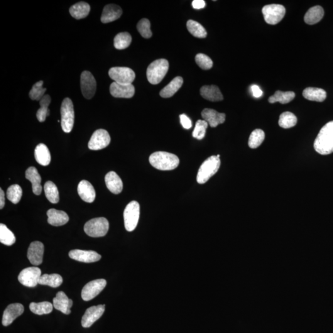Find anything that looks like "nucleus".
Segmentation results:
<instances>
[{"mask_svg":"<svg viewBox=\"0 0 333 333\" xmlns=\"http://www.w3.org/2000/svg\"><path fill=\"white\" fill-rule=\"evenodd\" d=\"M313 146L315 151L322 155L333 153V121L328 122L320 130Z\"/></svg>","mask_w":333,"mask_h":333,"instance_id":"f257e3e1","label":"nucleus"},{"mask_svg":"<svg viewBox=\"0 0 333 333\" xmlns=\"http://www.w3.org/2000/svg\"><path fill=\"white\" fill-rule=\"evenodd\" d=\"M149 161L152 166L160 170L175 169L180 163L177 156L164 151H158L152 154Z\"/></svg>","mask_w":333,"mask_h":333,"instance_id":"f03ea898","label":"nucleus"},{"mask_svg":"<svg viewBox=\"0 0 333 333\" xmlns=\"http://www.w3.org/2000/svg\"><path fill=\"white\" fill-rule=\"evenodd\" d=\"M220 159L217 156H212L207 158L200 166L197 174V182L200 184H204L214 175L219 170Z\"/></svg>","mask_w":333,"mask_h":333,"instance_id":"7ed1b4c3","label":"nucleus"},{"mask_svg":"<svg viewBox=\"0 0 333 333\" xmlns=\"http://www.w3.org/2000/svg\"><path fill=\"white\" fill-rule=\"evenodd\" d=\"M169 64L165 59L153 61L147 68L146 75L149 82L153 85L160 83L168 72Z\"/></svg>","mask_w":333,"mask_h":333,"instance_id":"20e7f679","label":"nucleus"},{"mask_svg":"<svg viewBox=\"0 0 333 333\" xmlns=\"http://www.w3.org/2000/svg\"><path fill=\"white\" fill-rule=\"evenodd\" d=\"M109 222L106 218H95L89 220L85 224V233L93 237L104 236L109 230Z\"/></svg>","mask_w":333,"mask_h":333,"instance_id":"39448f33","label":"nucleus"},{"mask_svg":"<svg viewBox=\"0 0 333 333\" xmlns=\"http://www.w3.org/2000/svg\"><path fill=\"white\" fill-rule=\"evenodd\" d=\"M61 127L65 133H70L74 124V109L72 100L66 98L61 107Z\"/></svg>","mask_w":333,"mask_h":333,"instance_id":"423d86ee","label":"nucleus"},{"mask_svg":"<svg viewBox=\"0 0 333 333\" xmlns=\"http://www.w3.org/2000/svg\"><path fill=\"white\" fill-rule=\"evenodd\" d=\"M140 207L138 202L133 200L127 205L124 212L125 228L128 232L133 231L138 225Z\"/></svg>","mask_w":333,"mask_h":333,"instance_id":"0eeeda50","label":"nucleus"},{"mask_svg":"<svg viewBox=\"0 0 333 333\" xmlns=\"http://www.w3.org/2000/svg\"><path fill=\"white\" fill-rule=\"evenodd\" d=\"M263 13L266 23L275 25L283 19L286 14V9L281 4H269L264 7Z\"/></svg>","mask_w":333,"mask_h":333,"instance_id":"6e6552de","label":"nucleus"},{"mask_svg":"<svg viewBox=\"0 0 333 333\" xmlns=\"http://www.w3.org/2000/svg\"><path fill=\"white\" fill-rule=\"evenodd\" d=\"M109 75L115 82L123 85L132 84V82L135 78L134 71L131 68L125 67H114L110 68Z\"/></svg>","mask_w":333,"mask_h":333,"instance_id":"1a4fd4ad","label":"nucleus"},{"mask_svg":"<svg viewBox=\"0 0 333 333\" xmlns=\"http://www.w3.org/2000/svg\"><path fill=\"white\" fill-rule=\"evenodd\" d=\"M41 276V271L40 268L36 266L28 267L21 271L18 276V280L22 285L27 287H35L39 283Z\"/></svg>","mask_w":333,"mask_h":333,"instance_id":"9d476101","label":"nucleus"},{"mask_svg":"<svg viewBox=\"0 0 333 333\" xmlns=\"http://www.w3.org/2000/svg\"><path fill=\"white\" fill-rule=\"evenodd\" d=\"M81 90L85 99H92L97 90V81L89 71H83L80 77Z\"/></svg>","mask_w":333,"mask_h":333,"instance_id":"9b49d317","label":"nucleus"},{"mask_svg":"<svg viewBox=\"0 0 333 333\" xmlns=\"http://www.w3.org/2000/svg\"><path fill=\"white\" fill-rule=\"evenodd\" d=\"M107 285L104 279H99L90 281L83 287L82 291V298L83 300L89 301L97 297Z\"/></svg>","mask_w":333,"mask_h":333,"instance_id":"f8f14e48","label":"nucleus"},{"mask_svg":"<svg viewBox=\"0 0 333 333\" xmlns=\"http://www.w3.org/2000/svg\"><path fill=\"white\" fill-rule=\"evenodd\" d=\"M111 142V136L108 132L104 129H99L92 134L89 142V148L91 150L97 151L106 148Z\"/></svg>","mask_w":333,"mask_h":333,"instance_id":"ddd939ff","label":"nucleus"},{"mask_svg":"<svg viewBox=\"0 0 333 333\" xmlns=\"http://www.w3.org/2000/svg\"><path fill=\"white\" fill-rule=\"evenodd\" d=\"M105 310L104 305L92 306L85 311L82 318V326L83 328H89L99 318L101 317Z\"/></svg>","mask_w":333,"mask_h":333,"instance_id":"4468645a","label":"nucleus"},{"mask_svg":"<svg viewBox=\"0 0 333 333\" xmlns=\"http://www.w3.org/2000/svg\"><path fill=\"white\" fill-rule=\"evenodd\" d=\"M68 256L73 260L84 263H95L101 259V256L94 251H83V250H72Z\"/></svg>","mask_w":333,"mask_h":333,"instance_id":"2eb2a0df","label":"nucleus"},{"mask_svg":"<svg viewBox=\"0 0 333 333\" xmlns=\"http://www.w3.org/2000/svg\"><path fill=\"white\" fill-rule=\"evenodd\" d=\"M135 92V89L132 84H119L114 82L110 86V94L112 97L119 99H131Z\"/></svg>","mask_w":333,"mask_h":333,"instance_id":"dca6fc26","label":"nucleus"},{"mask_svg":"<svg viewBox=\"0 0 333 333\" xmlns=\"http://www.w3.org/2000/svg\"><path fill=\"white\" fill-rule=\"evenodd\" d=\"M24 307L21 303H16L9 305L3 313L2 324L8 327L14 322L17 318L23 314Z\"/></svg>","mask_w":333,"mask_h":333,"instance_id":"f3484780","label":"nucleus"},{"mask_svg":"<svg viewBox=\"0 0 333 333\" xmlns=\"http://www.w3.org/2000/svg\"><path fill=\"white\" fill-rule=\"evenodd\" d=\"M44 245L40 241H33L29 246L28 251V258L33 266L40 265L43 262Z\"/></svg>","mask_w":333,"mask_h":333,"instance_id":"a211bd4d","label":"nucleus"},{"mask_svg":"<svg viewBox=\"0 0 333 333\" xmlns=\"http://www.w3.org/2000/svg\"><path fill=\"white\" fill-rule=\"evenodd\" d=\"M77 192L81 199L85 202L92 203L94 201L96 198V193H95L94 187L87 180L81 181L78 185Z\"/></svg>","mask_w":333,"mask_h":333,"instance_id":"6ab92c4d","label":"nucleus"},{"mask_svg":"<svg viewBox=\"0 0 333 333\" xmlns=\"http://www.w3.org/2000/svg\"><path fill=\"white\" fill-rule=\"evenodd\" d=\"M201 115L204 121H206L208 124L213 128L224 123L225 118H226V115L224 113H219L215 110L212 109H204L202 111Z\"/></svg>","mask_w":333,"mask_h":333,"instance_id":"aec40b11","label":"nucleus"},{"mask_svg":"<svg viewBox=\"0 0 333 333\" xmlns=\"http://www.w3.org/2000/svg\"><path fill=\"white\" fill-rule=\"evenodd\" d=\"M72 300H69L63 291L58 292L56 298L53 299L54 307L66 315L70 314V308L72 307Z\"/></svg>","mask_w":333,"mask_h":333,"instance_id":"412c9836","label":"nucleus"},{"mask_svg":"<svg viewBox=\"0 0 333 333\" xmlns=\"http://www.w3.org/2000/svg\"><path fill=\"white\" fill-rule=\"evenodd\" d=\"M122 14L121 7L114 4H107L102 11L101 21L104 24L111 23L121 18Z\"/></svg>","mask_w":333,"mask_h":333,"instance_id":"4be33fe9","label":"nucleus"},{"mask_svg":"<svg viewBox=\"0 0 333 333\" xmlns=\"http://www.w3.org/2000/svg\"><path fill=\"white\" fill-rule=\"evenodd\" d=\"M105 183L108 190L115 195H118L123 190V183L116 172L111 171L105 176Z\"/></svg>","mask_w":333,"mask_h":333,"instance_id":"5701e85b","label":"nucleus"},{"mask_svg":"<svg viewBox=\"0 0 333 333\" xmlns=\"http://www.w3.org/2000/svg\"><path fill=\"white\" fill-rule=\"evenodd\" d=\"M47 215L48 224L55 227L62 226L69 220L68 215L63 210L50 209L47 211Z\"/></svg>","mask_w":333,"mask_h":333,"instance_id":"b1692460","label":"nucleus"},{"mask_svg":"<svg viewBox=\"0 0 333 333\" xmlns=\"http://www.w3.org/2000/svg\"><path fill=\"white\" fill-rule=\"evenodd\" d=\"M200 94L204 99L208 101L215 102L224 100V97L219 87L215 85H205L200 90Z\"/></svg>","mask_w":333,"mask_h":333,"instance_id":"393cba45","label":"nucleus"},{"mask_svg":"<svg viewBox=\"0 0 333 333\" xmlns=\"http://www.w3.org/2000/svg\"><path fill=\"white\" fill-rule=\"evenodd\" d=\"M26 178L30 181L33 185V191L35 195H40L42 191L41 185V178L37 169L34 166H31L26 172Z\"/></svg>","mask_w":333,"mask_h":333,"instance_id":"a878e982","label":"nucleus"},{"mask_svg":"<svg viewBox=\"0 0 333 333\" xmlns=\"http://www.w3.org/2000/svg\"><path fill=\"white\" fill-rule=\"evenodd\" d=\"M183 83L182 77H177L171 81L160 92V96L164 99H168L173 96L178 90L182 87Z\"/></svg>","mask_w":333,"mask_h":333,"instance_id":"bb28decb","label":"nucleus"},{"mask_svg":"<svg viewBox=\"0 0 333 333\" xmlns=\"http://www.w3.org/2000/svg\"><path fill=\"white\" fill-rule=\"evenodd\" d=\"M35 158L39 164L47 166L51 162V154L48 147L45 144L40 143L36 146L35 149Z\"/></svg>","mask_w":333,"mask_h":333,"instance_id":"cd10ccee","label":"nucleus"},{"mask_svg":"<svg viewBox=\"0 0 333 333\" xmlns=\"http://www.w3.org/2000/svg\"><path fill=\"white\" fill-rule=\"evenodd\" d=\"M90 11V6L85 2H78L71 6L69 9L70 15L76 19H82L86 18Z\"/></svg>","mask_w":333,"mask_h":333,"instance_id":"c85d7f7f","label":"nucleus"},{"mask_svg":"<svg viewBox=\"0 0 333 333\" xmlns=\"http://www.w3.org/2000/svg\"><path fill=\"white\" fill-rule=\"evenodd\" d=\"M303 97L310 101L323 102L327 99V92L319 88L308 87L303 90Z\"/></svg>","mask_w":333,"mask_h":333,"instance_id":"c756f323","label":"nucleus"},{"mask_svg":"<svg viewBox=\"0 0 333 333\" xmlns=\"http://www.w3.org/2000/svg\"><path fill=\"white\" fill-rule=\"evenodd\" d=\"M324 16V10L322 7L320 6H313L308 9L304 16V21L306 24L313 25L322 20Z\"/></svg>","mask_w":333,"mask_h":333,"instance_id":"7c9ffc66","label":"nucleus"},{"mask_svg":"<svg viewBox=\"0 0 333 333\" xmlns=\"http://www.w3.org/2000/svg\"><path fill=\"white\" fill-rule=\"evenodd\" d=\"M63 280L62 276L58 274H44L41 275L38 284L41 285H47L52 288H58L62 285Z\"/></svg>","mask_w":333,"mask_h":333,"instance_id":"2f4dec72","label":"nucleus"},{"mask_svg":"<svg viewBox=\"0 0 333 333\" xmlns=\"http://www.w3.org/2000/svg\"><path fill=\"white\" fill-rule=\"evenodd\" d=\"M296 95L293 92L276 91L275 94L269 98L268 101L270 103L280 102L281 104H287L295 99Z\"/></svg>","mask_w":333,"mask_h":333,"instance_id":"473e14b6","label":"nucleus"},{"mask_svg":"<svg viewBox=\"0 0 333 333\" xmlns=\"http://www.w3.org/2000/svg\"><path fill=\"white\" fill-rule=\"evenodd\" d=\"M51 99L50 95H45L40 101V108L36 112V118L40 122L45 121L46 117L50 115L49 105L51 103Z\"/></svg>","mask_w":333,"mask_h":333,"instance_id":"72a5a7b5","label":"nucleus"},{"mask_svg":"<svg viewBox=\"0 0 333 333\" xmlns=\"http://www.w3.org/2000/svg\"><path fill=\"white\" fill-rule=\"evenodd\" d=\"M44 191H45L46 198L49 201L53 204H56L60 200V195L57 187L55 183L51 181H48L44 185Z\"/></svg>","mask_w":333,"mask_h":333,"instance_id":"f704fd0d","label":"nucleus"},{"mask_svg":"<svg viewBox=\"0 0 333 333\" xmlns=\"http://www.w3.org/2000/svg\"><path fill=\"white\" fill-rule=\"evenodd\" d=\"M53 307L52 303L49 302H32L29 305L31 312L38 315L48 314L52 312Z\"/></svg>","mask_w":333,"mask_h":333,"instance_id":"c9c22d12","label":"nucleus"},{"mask_svg":"<svg viewBox=\"0 0 333 333\" xmlns=\"http://www.w3.org/2000/svg\"><path fill=\"white\" fill-rule=\"evenodd\" d=\"M187 29L190 33L195 37L204 38L207 36V31L204 27L198 22L189 20L187 24Z\"/></svg>","mask_w":333,"mask_h":333,"instance_id":"e433bc0d","label":"nucleus"},{"mask_svg":"<svg viewBox=\"0 0 333 333\" xmlns=\"http://www.w3.org/2000/svg\"><path fill=\"white\" fill-rule=\"evenodd\" d=\"M132 38L131 34L128 33H121L115 36L114 40V47L117 50H124L129 47L132 43Z\"/></svg>","mask_w":333,"mask_h":333,"instance_id":"4c0bfd02","label":"nucleus"},{"mask_svg":"<svg viewBox=\"0 0 333 333\" xmlns=\"http://www.w3.org/2000/svg\"><path fill=\"white\" fill-rule=\"evenodd\" d=\"M0 242L9 246L16 242V237L13 233L3 224H0Z\"/></svg>","mask_w":333,"mask_h":333,"instance_id":"58836bf2","label":"nucleus"},{"mask_svg":"<svg viewBox=\"0 0 333 333\" xmlns=\"http://www.w3.org/2000/svg\"><path fill=\"white\" fill-rule=\"evenodd\" d=\"M298 119L295 114L291 112H285L281 114L279 119V126L283 129H290L297 124Z\"/></svg>","mask_w":333,"mask_h":333,"instance_id":"ea45409f","label":"nucleus"},{"mask_svg":"<svg viewBox=\"0 0 333 333\" xmlns=\"http://www.w3.org/2000/svg\"><path fill=\"white\" fill-rule=\"evenodd\" d=\"M265 139V133L261 129H256L252 132L249 136L248 145L252 149L258 148Z\"/></svg>","mask_w":333,"mask_h":333,"instance_id":"a19ab883","label":"nucleus"},{"mask_svg":"<svg viewBox=\"0 0 333 333\" xmlns=\"http://www.w3.org/2000/svg\"><path fill=\"white\" fill-rule=\"evenodd\" d=\"M7 198L13 204H16L20 201L23 196V190L18 185L10 186L7 190Z\"/></svg>","mask_w":333,"mask_h":333,"instance_id":"79ce46f5","label":"nucleus"},{"mask_svg":"<svg viewBox=\"0 0 333 333\" xmlns=\"http://www.w3.org/2000/svg\"><path fill=\"white\" fill-rule=\"evenodd\" d=\"M43 81L41 80L33 85V89L29 92V97L33 100L40 101L42 98L45 96L44 94L46 91V89L43 87Z\"/></svg>","mask_w":333,"mask_h":333,"instance_id":"37998d69","label":"nucleus"},{"mask_svg":"<svg viewBox=\"0 0 333 333\" xmlns=\"http://www.w3.org/2000/svg\"><path fill=\"white\" fill-rule=\"evenodd\" d=\"M137 30L144 38H151L153 33L151 31L150 21L148 19H142L137 24Z\"/></svg>","mask_w":333,"mask_h":333,"instance_id":"c03bdc74","label":"nucleus"},{"mask_svg":"<svg viewBox=\"0 0 333 333\" xmlns=\"http://www.w3.org/2000/svg\"><path fill=\"white\" fill-rule=\"evenodd\" d=\"M208 123L206 121L198 120L196 124L194 131L193 132V136L194 138L199 139H202L204 138L206 130L208 127Z\"/></svg>","mask_w":333,"mask_h":333,"instance_id":"a18cd8bd","label":"nucleus"},{"mask_svg":"<svg viewBox=\"0 0 333 333\" xmlns=\"http://www.w3.org/2000/svg\"><path fill=\"white\" fill-rule=\"evenodd\" d=\"M196 63L203 70H209L213 66V62L209 56L204 55V54H198L195 57Z\"/></svg>","mask_w":333,"mask_h":333,"instance_id":"49530a36","label":"nucleus"},{"mask_svg":"<svg viewBox=\"0 0 333 333\" xmlns=\"http://www.w3.org/2000/svg\"><path fill=\"white\" fill-rule=\"evenodd\" d=\"M181 124L182 125L183 128L185 129H190L192 128V122L189 117L187 115L182 114L180 116Z\"/></svg>","mask_w":333,"mask_h":333,"instance_id":"de8ad7c7","label":"nucleus"},{"mask_svg":"<svg viewBox=\"0 0 333 333\" xmlns=\"http://www.w3.org/2000/svg\"><path fill=\"white\" fill-rule=\"evenodd\" d=\"M206 5L205 2L204 0H194L192 2V6L193 8L197 9H200L204 8V7Z\"/></svg>","mask_w":333,"mask_h":333,"instance_id":"09e8293b","label":"nucleus"},{"mask_svg":"<svg viewBox=\"0 0 333 333\" xmlns=\"http://www.w3.org/2000/svg\"><path fill=\"white\" fill-rule=\"evenodd\" d=\"M252 93L253 96L255 98H259L263 95V91L258 85H253L251 86Z\"/></svg>","mask_w":333,"mask_h":333,"instance_id":"8fccbe9b","label":"nucleus"},{"mask_svg":"<svg viewBox=\"0 0 333 333\" xmlns=\"http://www.w3.org/2000/svg\"><path fill=\"white\" fill-rule=\"evenodd\" d=\"M5 204V198H4V193L3 190L0 189V209H2Z\"/></svg>","mask_w":333,"mask_h":333,"instance_id":"3c124183","label":"nucleus"}]
</instances>
